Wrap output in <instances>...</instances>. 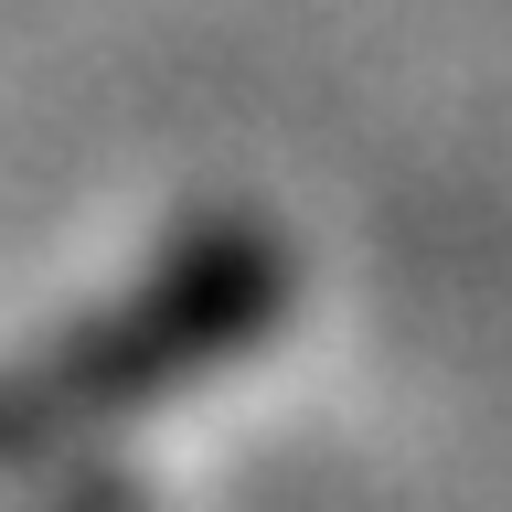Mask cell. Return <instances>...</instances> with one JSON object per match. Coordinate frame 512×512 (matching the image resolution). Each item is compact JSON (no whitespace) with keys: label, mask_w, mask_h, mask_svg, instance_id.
Returning a JSON list of instances; mask_svg holds the SVG:
<instances>
[{"label":"cell","mask_w":512,"mask_h":512,"mask_svg":"<svg viewBox=\"0 0 512 512\" xmlns=\"http://www.w3.org/2000/svg\"><path fill=\"white\" fill-rule=\"evenodd\" d=\"M54 512H128V491H96V502H54Z\"/></svg>","instance_id":"obj_2"},{"label":"cell","mask_w":512,"mask_h":512,"mask_svg":"<svg viewBox=\"0 0 512 512\" xmlns=\"http://www.w3.org/2000/svg\"><path fill=\"white\" fill-rule=\"evenodd\" d=\"M267 310H278V256L267 246H203L182 267H160L128 310H107L96 331L54 342L43 363H22V374L0 384V470L54 459L64 438H86L107 416L192 384L203 363H224V352L246 342Z\"/></svg>","instance_id":"obj_1"}]
</instances>
